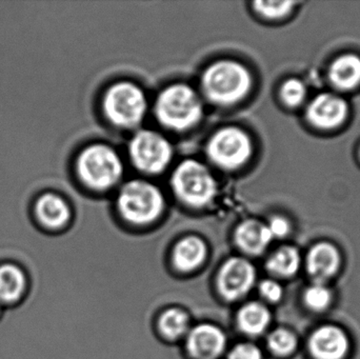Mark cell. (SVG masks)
<instances>
[{"label":"cell","instance_id":"cell-1","mask_svg":"<svg viewBox=\"0 0 360 359\" xmlns=\"http://www.w3.org/2000/svg\"><path fill=\"white\" fill-rule=\"evenodd\" d=\"M203 93L212 103L231 105L243 100L252 88L249 70L234 60L216 61L201 78Z\"/></svg>","mask_w":360,"mask_h":359},{"label":"cell","instance_id":"cell-2","mask_svg":"<svg viewBox=\"0 0 360 359\" xmlns=\"http://www.w3.org/2000/svg\"><path fill=\"white\" fill-rule=\"evenodd\" d=\"M160 124L172 130L184 131L194 126L202 116V103L197 93L186 84L165 89L155 103Z\"/></svg>","mask_w":360,"mask_h":359},{"label":"cell","instance_id":"cell-3","mask_svg":"<svg viewBox=\"0 0 360 359\" xmlns=\"http://www.w3.org/2000/svg\"><path fill=\"white\" fill-rule=\"evenodd\" d=\"M80 181L91 189H109L124 172L122 159L112 148L93 145L84 149L76 162Z\"/></svg>","mask_w":360,"mask_h":359},{"label":"cell","instance_id":"cell-4","mask_svg":"<svg viewBox=\"0 0 360 359\" xmlns=\"http://www.w3.org/2000/svg\"><path fill=\"white\" fill-rule=\"evenodd\" d=\"M171 185L177 197L193 208L207 206L217 192V185L209 169L193 159L184 160L177 166Z\"/></svg>","mask_w":360,"mask_h":359},{"label":"cell","instance_id":"cell-5","mask_svg":"<svg viewBox=\"0 0 360 359\" xmlns=\"http://www.w3.org/2000/svg\"><path fill=\"white\" fill-rule=\"evenodd\" d=\"M118 210L129 223L147 225L155 221L164 209V196L153 183L132 181L120 190Z\"/></svg>","mask_w":360,"mask_h":359},{"label":"cell","instance_id":"cell-6","mask_svg":"<svg viewBox=\"0 0 360 359\" xmlns=\"http://www.w3.org/2000/svg\"><path fill=\"white\" fill-rule=\"evenodd\" d=\"M147 98L141 89L131 82H120L103 97V111L108 119L122 128H133L143 122L147 112Z\"/></svg>","mask_w":360,"mask_h":359},{"label":"cell","instance_id":"cell-7","mask_svg":"<svg viewBox=\"0 0 360 359\" xmlns=\"http://www.w3.org/2000/svg\"><path fill=\"white\" fill-rule=\"evenodd\" d=\"M253 152L249 135L235 126L216 132L207 145V157L224 170H235L243 167Z\"/></svg>","mask_w":360,"mask_h":359},{"label":"cell","instance_id":"cell-8","mask_svg":"<svg viewBox=\"0 0 360 359\" xmlns=\"http://www.w3.org/2000/svg\"><path fill=\"white\" fill-rule=\"evenodd\" d=\"M133 164L146 173L162 172L172 159V147L160 133L143 130L137 132L129 145Z\"/></svg>","mask_w":360,"mask_h":359},{"label":"cell","instance_id":"cell-9","mask_svg":"<svg viewBox=\"0 0 360 359\" xmlns=\"http://www.w3.org/2000/svg\"><path fill=\"white\" fill-rule=\"evenodd\" d=\"M255 278V269L247 259L240 257L229 259L218 276L220 293L228 301L241 299L251 290Z\"/></svg>","mask_w":360,"mask_h":359},{"label":"cell","instance_id":"cell-10","mask_svg":"<svg viewBox=\"0 0 360 359\" xmlns=\"http://www.w3.org/2000/svg\"><path fill=\"white\" fill-rule=\"evenodd\" d=\"M31 288V280L25 268L15 261L0 263V306L6 309L25 301Z\"/></svg>","mask_w":360,"mask_h":359},{"label":"cell","instance_id":"cell-11","mask_svg":"<svg viewBox=\"0 0 360 359\" xmlns=\"http://www.w3.org/2000/svg\"><path fill=\"white\" fill-rule=\"evenodd\" d=\"M348 113L346 100L330 93L315 97L307 110L309 122L323 130H331L342 126L346 122Z\"/></svg>","mask_w":360,"mask_h":359},{"label":"cell","instance_id":"cell-12","mask_svg":"<svg viewBox=\"0 0 360 359\" xmlns=\"http://www.w3.org/2000/svg\"><path fill=\"white\" fill-rule=\"evenodd\" d=\"M226 346V335L212 325H199L188 333V350L194 358H218L224 353Z\"/></svg>","mask_w":360,"mask_h":359},{"label":"cell","instance_id":"cell-13","mask_svg":"<svg viewBox=\"0 0 360 359\" xmlns=\"http://www.w3.org/2000/svg\"><path fill=\"white\" fill-rule=\"evenodd\" d=\"M34 215L40 227L49 231H57L69 223L71 210L61 196L44 193L36 200Z\"/></svg>","mask_w":360,"mask_h":359},{"label":"cell","instance_id":"cell-14","mask_svg":"<svg viewBox=\"0 0 360 359\" xmlns=\"http://www.w3.org/2000/svg\"><path fill=\"white\" fill-rule=\"evenodd\" d=\"M310 350L316 359H342L349 350V339L340 328L321 327L311 337Z\"/></svg>","mask_w":360,"mask_h":359},{"label":"cell","instance_id":"cell-15","mask_svg":"<svg viewBox=\"0 0 360 359\" xmlns=\"http://www.w3.org/2000/svg\"><path fill=\"white\" fill-rule=\"evenodd\" d=\"M340 265L338 249L331 244H319L313 247L307 259V269L316 284H323L335 275Z\"/></svg>","mask_w":360,"mask_h":359},{"label":"cell","instance_id":"cell-16","mask_svg":"<svg viewBox=\"0 0 360 359\" xmlns=\"http://www.w3.org/2000/svg\"><path fill=\"white\" fill-rule=\"evenodd\" d=\"M235 240L237 246L245 252L249 254H260L266 250L273 238L266 225L250 219L238 226L235 233Z\"/></svg>","mask_w":360,"mask_h":359},{"label":"cell","instance_id":"cell-17","mask_svg":"<svg viewBox=\"0 0 360 359\" xmlns=\"http://www.w3.org/2000/svg\"><path fill=\"white\" fill-rule=\"evenodd\" d=\"M330 80L340 90H353L360 84V57L346 54L338 57L332 63L329 72Z\"/></svg>","mask_w":360,"mask_h":359},{"label":"cell","instance_id":"cell-18","mask_svg":"<svg viewBox=\"0 0 360 359\" xmlns=\"http://www.w3.org/2000/svg\"><path fill=\"white\" fill-rule=\"evenodd\" d=\"M207 248L203 240L196 236H188L175 247L173 259L181 271H192L202 263Z\"/></svg>","mask_w":360,"mask_h":359},{"label":"cell","instance_id":"cell-19","mask_svg":"<svg viewBox=\"0 0 360 359\" xmlns=\"http://www.w3.org/2000/svg\"><path fill=\"white\" fill-rule=\"evenodd\" d=\"M270 322V312L259 303H250L243 306L237 318L240 330L249 335L262 334L266 330Z\"/></svg>","mask_w":360,"mask_h":359},{"label":"cell","instance_id":"cell-20","mask_svg":"<svg viewBox=\"0 0 360 359\" xmlns=\"http://www.w3.org/2000/svg\"><path fill=\"white\" fill-rule=\"evenodd\" d=\"M300 263L298 251L292 247H283L269 259L266 267L275 275L290 278L298 271Z\"/></svg>","mask_w":360,"mask_h":359},{"label":"cell","instance_id":"cell-21","mask_svg":"<svg viewBox=\"0 0 360 359\" xmlns=\"http://www.w3.org/2000/svg\"><path fill=\"white\" fill-rule=\"evenodd\" d=\"M188 315L179 309H171L162 314L160 320V331L167 339H176L188 330Z\"/></svg>","mask_w":360,"mask_h":359},{"label":"cell","instance_id":"cell-22","mask_svg":"<svg viewBox=\"0 0 360 359\" xmlns=\"http://www.w3.org/2000/svg\"><path fill=\"white\" fill-rule=\"evenodd\" d=\"M296 345L295 335L285 329L275 330L268 339L269 349L279 356L289 355L295 350Z\"/></svg>","mask_w":360,"mask_h":359},{"label":"cell","instance_id":"cell-23","mask_svg":"<svg viewBox=\"0 0 360 359\" xmlns=\"http://www.w3.org/2000/svg\"><path fill=\"white\" fill-rule=\"evenodd\" d=\"M331 301V292L323 284L313 285L304 293V303L313 311H323L329 307Z\"/></svg>","mask_w":360,"mask_h":359},{"label":"cell","instance_id":"cell-24","mask_svg":"<svg viewBox=\"0 0 360 359\" xmlns=\"http://www.w3.org/2000/svg\"><path fill=\"white\" fill-rule=\"evenodd\" d=\"M281 98L290 107H298L307 97V88L304 82L298 79H290L281 88Z\"/></svg>","mask_w":360,"mask_h":359},{"label":"cell","instance_id":"cell-25","mask_svg":"<svg viewBox=\"0 0 360 359\" xmlns=\"http://www.w3.org/2000/svg\"><path fill=\"white\" fill-rule=\"evenodd\" d=\"M295 2L291 1H256L254 2L255 10L266 18H283L291 13Z\"/></svg>","mask_w":360,"mask_h":359},{"label":"cell","instance_id":"cell-26","mask_svg":"<svg viewBox=\"0 0 360 359\" xmlns=\"http://www.w3.org/2000/svg\"><path fill=\"white\" fill-rule=\"evenodd\" d=\"M229 359H262V355L253 344H240L231 351Z\"/></svg>","mask_w":360,"mask_h":359},{"label":"cell","instance_id":"cell-27","mask_svg":"<svg viewBox=\"0 0 360 359\" xmlns=\"http://www.w3.org/2000/svg\"><path fill=\"white\" fill-rule=\"evenodd\" d=\"M259 291L262 296L271 303L281 301V296H283V288L278 282H274V280H268L262 282L259 286Z\"/></svg>","mask_w":360,"mask_h":359},{"label":"cell","instance_id":"cell-28","mask_svg":"<svg viewBox=\"0 0 360 359\" xmlns=\"http://www.w3.org/2000/svg\"><path fill=\"white\" fill-rule=\"evenodd\" d=\"M266 227H268L273 240L285 237L290 232L289 221L283 218V217H274V218L271 219Z\"/></svg>","mask_w":360,"mask_h":359},{"label":"cell","instance_id":"cell-29","mask_svg":"<svg viewBox=\"0 0 360 359\" xmlns=\"http://www.w3.org/2000/svg\"><path fill=\"white\" fill-rule=\"evenodd\" d=\"M4 309L0 306V320H1L2 316H4Z\"/></svg>","mask_w":360,"mask_h":359}]
</instances>
